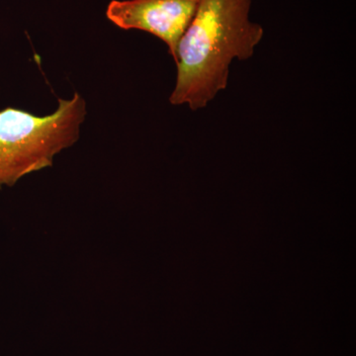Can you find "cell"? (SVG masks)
Returning a JSON list of instances; mask_svg holds the SVG:
<instances>
[{"mask_svg":"<svg viewBox=\"0 0 356 356\" xmlns=\"http://www.w3.org/2000/svg\"><path fill=\"white\" fill-rule=\"evenodd\" d=\"M252 0H199L197 10L177 47L175 106L205 108L228 86L234 60L254 56L264 38L261 25L250 20Z\"/></svg>","mask_w":356,"mask_h":356,"instance_id":"cell-1","label":"cell"},{"mask_svg":"<svg viewBox=\"0 0 356 356\" xmlns=\"http://www.w3.org/2000/svg\"><path fill=\"white\" fill-rule=\"evenodd\" d=\"M86 102L79 93L58 100L46 116L7 107L0 110V191L53 165L54 159L79 139Z\"/></svg>","mask_w":356,"mask_h":356,"instance_id":"cell-2","label":"cell"},{"mask_svg":"<svg viewBox=\"0 0 356 356\" xmlns=\"http://www.w3.org/2000/svg\"><path fill=\"white\" fill-rule=\"evenodd\" d=\"M199 0H112L107 18L123 30H140L165 42L177 63V47L196 10Z\"/></svg>","mask_w":356,"mask_h":356,"instance_id":"cell-3","label":"cell"}]
</instances>
